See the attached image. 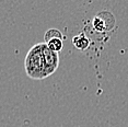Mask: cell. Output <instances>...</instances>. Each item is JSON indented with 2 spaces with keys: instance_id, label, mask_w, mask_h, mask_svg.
Wrapping results in <instances>:
<instances>
[{
  "instance_id": "3",
  "label": "cell",
  "mask_w": 128,
  "mask_h": 127,
  "mask_svg": "<svg viewBox=\"0 0 128 127\" xmlns=\"http://www.w3.org/2000/svg\"><path fill=\"white\" fill-rule=\"evenodd\" d=\"M43 58H44V72L45 77L47 78L57 70L59 66V55L56 52L49 50L47 45L43 43Z\"/></svg>"
},
{
  "instance_id": "5",
  "label": "cell",
  "mask_w": 128,
  "mask_h": 127,
  "mask_svg": "<svg viewBox=\"0 0 128 127\" xmlns=\"http://www.w3.org/2000/svg\"><path fill=\"white\" fill-rule=\"evenodd\" d=\"M45 44L47 45V47L49 50H52L53 52H56V53H59L64 48V40L62 38H53V40H49L48 42H46Z\"/></svg>"
},
{
  "instance_id": "1",
  "label": "cell",
  "mask_w": 128,
  "mask_h": 127,
  "mask_svg": "<svg viewBox=\"0 0 128 127\" xmlns=\"http://www.w3.org/2000/svg\"><path fill=\"white\" fill-rule=\"evenodd\" d=\"M24 68L28 77L34 80L45 79L44 58H43V43L35 44L28 52L24 60Z\"/></svg>"
},
{
  "instance_id": "4",
  "label": "cell",
  "mask_w": 128,
  "mask_h": 127,
  "mask_svg": "<svg viewBox=\"0 0 128 127\" xmlns=\"http://www.w3.org/2000/svg\"><path fill=\"white\" fill-rule=\"evenodd\" d=\"M90 44H91V41H90L89 37L84 34V32H81L78 35L74 36V38H72V45L79 50H88Z\"/></svg>"
},
{
  "instance_id": "2",
  "label": "cell",
  "mask_w": 128,
  "mask_h": 127,
  "mask_svg": "<svg viewBox=\"0 0 128 127\" xmlns=\"http://www.w3.org/2000/svg\"><path fill=\"white\" fill-rule=\"evenodd\" d=\"M92 25L95 31L105 33V32H110L115 28L116 20L112 12H110L107 10H103L93 18Z\"/></svg>"
},
{
  "instance_id": "6",
  "label": "cell",
  "mask_w": 128,
  "mask_h": 127,
  "mask_svg": "<svg viewBox=\"0 0 128 127\" xmlns=\"http://www.w3.org/2000/svg\"><path fill=\"white\" fill-rule=\"evenodd\" d=\"M53 38H62L64 40V35L58 28H49L45 32L44 34V43L48 42L49 40Z\"/></svg>"
}]
</instances>
